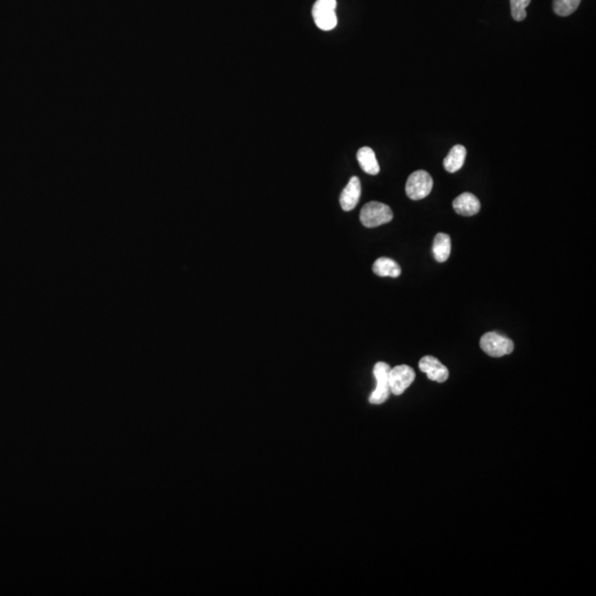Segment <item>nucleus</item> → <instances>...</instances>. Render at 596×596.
Wrapping results in <instances>:
<instances>
[{
    "label": "nucleus",
    "instance_id": "obj_1",
    "mask_svg": "<svg viewBox=\"0 0 596 596\" xmlns=\"http://www.w3.org/2000/svg\"><path fill=\"white\" fill-rule=\"evenodd\" d=\"M393 219L390 206L378 201H371L365 204L360 211V221L366 228H377L389 224Z\"/></svg>",
    "mask_w": 596,
    "mask_h": 596
},
{
    "label": "nucleus",
    "instance_id": "obj_2",
    "mask_svg": "<svg viewBox=\"0 0 596 596\" xmlns=\"http://www.w3.org/2000/svg\"><path fill=\"white\" fill-rule=\"evenodd\" d=\"M432 189V177L425 170H416L411 174L405 184V193L411 200H422L427 198Z\"/></svg>",
    "mask_w": 596,
    "mask_h": 596
},
{
    "label": "nucleus",
    "instance_id": "obj_3",
    "mask_svg": "<svg viewBox=\"0 0 596 596\" xmlns=\"http://www.w3.org/2000/svg\"><path fill=\"white\" fill-rule=\"evenodd\" d=\"M336 0H317L313 7V18H314L315 23L318 28L322 29L324 32H329L336 28L337 14H336Z\"/></svg>",
    "mask_w": 596,
    "mask_h": 596
},
{
    "label": "nucleus",
    "instance_id": "obj_4",
    "mask_svg": "<svg viewBox=\"0 0 596 596\" xmlns=\"http://www.w3.org/2000/svg\"><path fill=\"white\" fill-rule=\"evenodd\" d=\"M481 348L488 356L499 358L510 355L514 351V342L509 339L508 337L490 331L481 337Z\"/></svg>",
    "mask_w": 596,
    "mask_h": 596
},
{
    "label": "nucleus",
    "instance_id": "obj_5",
    "mask_svg": "<svg viewBox=\"0 0 596 596\" xmlns=\"http://www.w3.org/2000/svg\"><path fill=\"white\" fill-rule=\"evenodd\" d=\"M390 366L385 362H377L373 368V376L376 378L377 387L369 396V402L371 404L385 403L390 396V385H389V372Z\"/></svg>",
    "mask_w": 596,
    "mask_h": 596
},
{
    "label": "nucleus",
    "instance_id": "obj_6",
    "mask_svg": "<svg viewBox=\"0 0 596 596\" xmlns=\"http://www.w3.org/2000/svg\"><path fill=\"white\" fill-rule=\"evenodd\" d=\"M416 380V372L407 365L396 366L389 372V385L391 393L394 396H401L407 388Z\"/></svg>",
    "mask_w": 596,
    "mask_h": 596
},
{
    "label": "nucleus",
    "instance_id": "obj_7",
    "mask_svg": "<svg viewBox=\"0 0 596 596\" xmlns=\"http://www.w3.org/2000/svg\"><path fill=\"white\" fill-rule=\"evenodd\" d=\"M418 367L432 381L443 383L449 379V369L440 360L436 359V357H423L418 362Z\"/></svg>",
    "mask_w": 596,
    "mask_h": 596
},
{
    "label": "nucleus",
    "instance_id": "obj_8",
    "mask_svg": "<svg viewBox=\"0 0 596 596\" xmlns=\"http://www.w3.org/2000/svg\"><path fill=\"white\" fill-rule=\"evenodd\" d=\"M361 195V184L358 177H353L340 195V206L345 211L356 208Z\"/></svg>",
    "mask_w": 596,
    "mask_h": 596
},
{
    "label": "nucleus",
    "instance_id": "obj_9",
    "mask_svg": "<svg viewBox=\"0 0 596 596\" xmlns=\"http://www.w3.org/2000/svg\"><path fill=\"white\" fill-rule=\"evenodd\" d=\"M453 208L458 215L464 217H472L477 215L481 210V202L476 195L470 193H464L458 195L455 200L453 201Z\"/></svg>",
    "mask_w": 596,
    "mask_h": 596
},
{
    "label": "nucleus",
    "instance_id": "obj_10",
    "mask_svg": "<svg viewBox=\"0 0 596 596\" xmlns=\"http://www.w3.org/2000/svg\"><path fill=\"white\" fill-rule=\"evenodd\" d=\"M466 148L463 145H455L452 150H449L446 157L444 159V168L449 173L454 174L463 167L466 159Z\"/></svg>",
    "mask_w": 596,
    "mask_h": 596
},
{
    "label": "nucleus",
    "instance_id": "obj_11",
    "mask_svg": "<svg viewBox=\"0 0 596 596\" xmlns=\"http://www.w3.org/2000/svg\"><path fill=\"white\" fill-rule=\"evenodd\" d=\"M451 251H452L451 237L446 233H438L433 242L432 252L434 259L438 263H444L449 260Z\"/></svg>",
    "mask_w": 596,
    "mask_h": 596
},
{
    "label": "nucleus",
    "instance_id": "obj_12",
    "mask_svg": "<svg viewBox=\"0 0 596 596\" xmlns=\"http://www.w3.org/2000/svg\"><path fill=\"white\" fill-rule=\"evenodd\" d=\"M357 159L361 169L369 175H378L380 173V166L377 160L376 154L372 148L362 147L357 153Z\"/></svg>",
    "mask_w": 596,
    "mask_h": 596
},
{
    "label": "nucleus",
    "instance_id": "obj_13",
    "mask_svg": "<svg viewBox=\"0 0 596 596\" xmlns=\"http://www.w3.org/2000/svg\"><path fill=\"white\" fill-rule=\"evenodd\" d=\"M373 273L380 277H396L401 275V267L389 257H380L372 266Z\"/></svg>",
    "mask_w": 596,
    "mask_h": 596
},
{
    "label": "nucleus",
    "instance_id": "obj_14",
    "mask_svg": "<svg viewBox=\"0 0 596 596\" xmlns=\"http://www.w3.org/2000/svg\"><path fill=\"white\" fill-rule=\"evenodd\" d=\"M580 3L581 0H553V10L558 16L567 17L577 10Z\"/></svg>",
    "mask_w": 596,
    "mask_h": 596
},
{
    "label": "nucleus",
    "instance_id": "obj_15",
    "mask_svg": "<svg viewBox=\"0 0 596 596\" xmlns=\"http://www.w3.org/2000/svg\"><path fill=\"white\" fill-rule=\"evenodd\" d=\"M532 0H510V8L512 16L516 21H523L527 17V7L530 5Z\"/></svg>",
    "mask_w": 596,
    "mask_h": 596
}]
</instances>
